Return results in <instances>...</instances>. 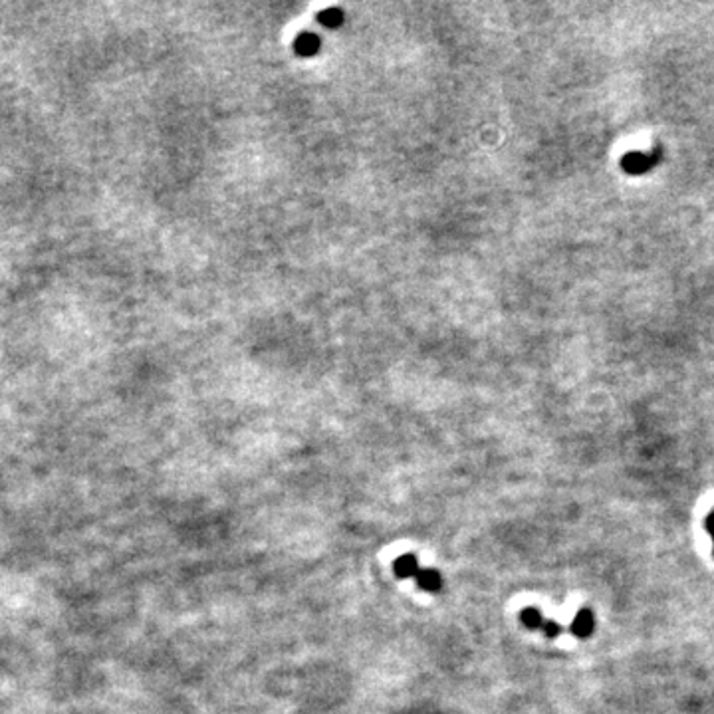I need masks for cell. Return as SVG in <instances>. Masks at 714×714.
I'll return each mask as SVG.
<instances>
[{
	"mask_svg": "<svg viewBox=\"0 0 714 714\" xmlns=\"http://www.w3.org/2000/svg\"><path fill=\"white\" fill-rule=\"evenodd\" d=\"M415 582H417V585H419V587H421L423 592L437 593L442 587L441 573L437 572V570H432V568H427V570H419V573H417V577H415Z\"/></svg>",
	"mask_w": 714,
	"mask_h": 714,
	"instance_id": "cell-1",
	"label": "cell"
},
{
	"mask_svg": "<svg viewBox=\"0 0 714 714\" xmlns=\"http://www.w3.org/2000/svg\"><path fill=\"white\" fill-rule=\"evenodd\" d=\"M393 570L397 577L407 580V577H417V573H419L421 568H419V562H417L415 554H405L395 562Z\"/></svg>",
	"mask_w": 714,
	"mask_h": 714,
	"instance_id": "cell-2",
	"label": "cell"
},
{
	"mask_svg": "<svg viewBox=\"0 0 714 714\" xmlns=\"http://www.w3.org/2000/svg\"><path fill=\"white\" fill-rule=\"evenodd\" d=\"M522 623L530 627V629H538V627H544V617L542 613L534 607H528L524 613H522Z\"/></svg>",
	"mask_w": 714,
	"mask_h": 714,
	"instance_id": "cell-3",
	"label": "cell"
},
{
	"mask_svg": "<svg viewBox=\"0 0 714 714\" xmlns=\"http://www.w3.org/2000/svg\"><path fill=\"white\" fill-rule=\"evenodd\" d=\"M590 629H592V613H587V611H582L580 615H577V621L573 623V631L577 633V635H587L590 633Z\"/></svg>",
	"mask_w": 714,
	"mask_h": 714,
	"instance_id": "cell-4",
	"label": "cell"
}]
</instances>
